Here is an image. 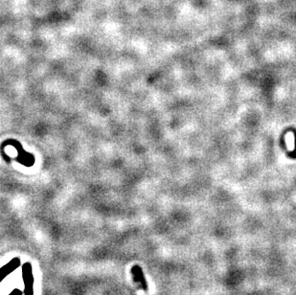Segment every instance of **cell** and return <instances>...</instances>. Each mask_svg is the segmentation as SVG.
Segmentation results:
<instances>
[{
  "mask_svg": "<svg viewBox=\"0 0 296 295\" xmlns=\"http://www.w3.org/2000/svg\"><path fill=\"white\" fill-rule=\"evenodd\" d=\"M24 294V291H22L20 288H15L11 291L10 293L8 295H23Z\"/></svg>",
  "mask_w": 296,
  "mask_h": 295,
  "instance_id": "277c9868",
  "label": "cell"
},
{
  "mask_svg": "<svg viewBox=\"0 0 296 295\" xmlns=\"http://www.w3.org/2000/svg\"><path fill=\"white\" fill-rule=\"evenodd\" d=\"M21 266L20 257H14L10 261L0 267V284L13 272H15Z\"/></svg>",
  "mask_w": 296,
  "mask_h": 295,
  "instance_id": "7a4b0ae2",
  "label": "cell"
},
{
  "mask_svg": "<svg viewBox=\"0 0 296 295\" xmlns=\"http://www.w3.org/2000/svg\"><path fill=\"white\" fill-rule=\"evenodd\" d=\"M130 273L132 275L133 281L136 284H138L144 291H148V283H147L146 277L144 275V272H143L142 267L138 266V265L132 266L131 269H130Z\"/></svg>",
  "mask_w": 296,
  "mask_h": 295,
  "instance_id": "3957f363",
  "label": "cell"
},
{
  "mask_svg": "<svg viewBox=\"0 0 296 295\" xmlns=\"http://www.w3.org/2000/svg\"><path fill=\"white\" fill-rule=\"evenodd\" d=\"M22 279L24 283V295H35L34 285L35 277L33 272V266L30 262H25L22 266Z\"/></svg>",
  "mask_w": 296,
  "mask_h": 295,
  "instance_id": "6da1fadb",
  "label": "cell"
}]
</instances>
